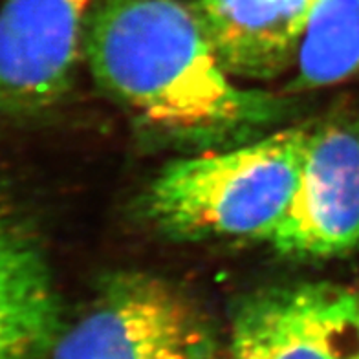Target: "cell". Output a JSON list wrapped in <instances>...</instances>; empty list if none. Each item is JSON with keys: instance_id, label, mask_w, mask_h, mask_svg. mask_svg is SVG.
Here are the masks:
<instances>
[{"instance_id": "obj_1", "label": "cell", "mask_w": 359, "mask_h": 359, "mask_svg": "<svg viewBox=\"0 0 359 359\" xmlns=\"http://www.w3.org/2000/svg\"><path fill=\"white\" fill-rule=\"evenodd\" d=\"M85 55L104 94L145 127L184 142H244L288 107L227 74L184 0H94Z\"/></svg>"}, {"instance_id": "obj_2", "label": "cell", "mask_w": 359, "mask_h": 359, "mask_svg": "<svg viewBox=\"0 0 359 359\" xmlns=\"http://www.w3.org/2000/svg\"><path fill=\"white\" fill-rule=\"evenodd\" d=\"M310 128L286 127L229 151L170 161L147 189V217L175 238L268 242L292 200Z\"/></svg>"}, {"instance_id": "obj_3", "label": "cell", "mask_w": 359, "mask_h": 359, "mask_svg": "<svg viewBox=\"0 0 359 359\" xmlns=\"http://www.w3.org/2000/svg\"><path fill=\"white\" fill-rule=\"evenodd\" d=\"M213 326L185 293L149 273H121L68 330L52 359H211Z\"/></svg>"}, {"instance_id": "obj_4", "label": "cell", "mask_w": 359, "mask_h": 359, "mask_svg": "<svg viewBox=\"0 0 359 359\" xmlns=\"http://www.w3.org/2000/svg\"><path fill=\"white\" fill-rule=\"evenodd\" d=\"M277 253L319 260L359 248V112L312 125L283 220L269 236Z\"/></svg>"}, {"instance_id": "obj_5", "label": "cell", "mask_w": 359, "mask_h": 359, "mask_svg": "<svg viewBox=\"0 0 359 359\" xmlns=\"http://www.w3.org/2000/svg\"><path fill=\"white\" fill-rule=\"evenodd\" d=\"M94 0H6L0 8V119L39 116L74 86Z\"/></svg>"}, {"instance_id": "obj_6", "label": "cell", "mask_w": 359, "mask_h": 359, "mask_svg": "<svg viewBox=\"0 0 359 359\" xmlns=\"http://www.w3.org/2000/svg\"><path fill=\"white\" fill-rule=\"evenodd\" d=\"M233 359H359V293L332 283L271 286L233 319Z\"/></svg>"}, {"instance_id": "obj_7", "label": "cell", "mask_w": 359, "mask_h": 359, "mask_svg": "<svg viewBox=\"0 0 359 359\" xmlns=\"http://www.w3.org/2000/svg\"><path fill=\"white\" fill-rule=\"evenodd\" d=\"M321 0H194L203 34L235 79L273 81L297 65Z\"/></svg>"}, {"instance_id": "obj_8", "label": "cell", "mask_w": 359, "mask_h": 359, "mask_svg": "<svg viewBox=\"0 0 359 359\" xmlns=\"http://www.w3.org/2000/svg\"><path fill=\"white\" fill-rule=\"evenodd\" d=\"M61 332V304L43 248L0 202V359H41Z\"/></svg>"}, {"instance_id": "obj_9", "label": "cell", "mask_w": 359, "mask_h": 359, "mask_svg": "<svg viewBox=\"0 0 359 359\" xmlns=\"http://www.w3.org/2000/svg\"><path fill=\"white\" fill-rule=\"evenodd\" d=\"M295 88H323L359 72V0H321L297 57Z\"/></svg>"}, {"instance_id": "obj_10", "label": "cell", "mask_w": 359, "mask_h": 359, "mask_svg": "<svg viewBox=\"0 0 359 359\" xmlns=\"http://www.w3.org/2000/svg\"><path fill=\"white\" fill-rule=\"evenodd\" d=\"M231 359H233V358H231Z\"/></svg>"}]
</instances>
